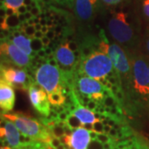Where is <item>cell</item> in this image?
I'll use <instances>...</instances> for the list:
<instances>
[{"label": "cell", "mask_w": 149, "mask_h": 149, "mask_svg": "<svg viewBox=\"0 0 149 149\" xmlns=\"http://www.w3.org/2000/svg\"><path fill=\"white\" fill-rule=\"evenodd\" d=\"M66 123L69 125L70 128H72L73 130L76 129V128L82 127L83 124L82 123L80 122V120L74 115V113H71L70 115L68 116L67 118V120H66Z\"/></svg>", "instance_id": "21"}, {"label": "cell", "mask_w": 149, "mask_h": 149, "mask_svg": "<svg viewBox=\"0 0 149 149\" xmlns=\"http://www.w3.org/2000/svg\"><path fill=\"white\" fill-rule=\"evenodd\" d=\"M47 63H49L50 65H53V66H58V61H57L56 58H54L52 59V60L48 61Z\"/></svg>", "instance_id": "43"}, {"label": "cell", "mask_w": 149, "mask_h": 149, "mask_svg": "<svg viewBox=\"0 0 149 149\" xmlns=\"http://www.w3.org/2000/svg\"><path fill=\"white\" fill-rule=\"evenodd\" d=\"M114 96H115L116 100L118 102H122L123 100V91L121 90H119V91H118L117 93H116V95Z\"/></svg>", "instance_id": "35"}, {"label": "cell", "mask_w": 149, "mask_h": 149, "mask_svg": "<svg viewBox=\"0 0 149 149\" xmlns=\"http://www.w3.org/2000/svg\"><path fill=\"white\" fill-rule=\"evenodd\" d=\"M101 1L108 6H115L119 4L123 0H101Z\"/></svg>", "instance_id": "31"}, {"label": "cell", "mask_w": 149, "mask_h": 149, "mask_svg": "<svg viewBox=\"0 0 149 149\" xmlns=\"http://www.w3.org/2000/svg\"><path fill=\"white\" fill-rule=\"evenodd\" d=\"M21 24V22L18 18L17 14H13L10 16L1 17V29L2 30H17L19 25Z\"/></svg>", "instance_id": "18"}, {"label": "cell", "mask_w": 149, "mask_h": 149, "mask_svg": "<svg viewBox=\"0 0 149 149\" xmlns=\"http://www.w3.org/2000/svg\"><path fill=\"white\" fill-rule=\"evenodd\" d=\"M41 40H42V44L44 47H47V46H49V44H50V42H51V39H50V38H48L46 35H45V36L41 39Z\"/></svg>", "instance_id": "37"}, {"label": "cell", "mask_w": 149, "mask_h": 149, "mask_svg": "<svg viewBox=\"0 0 149 149\" xmlns=\"http://www.w3.org/2000/svg\"><path fill=\"white\" fill-rule=\"evenodd\" d=\"M31 45H32V48L33 52H37L38 51H40L41 49L44 48L43 46L42 42L41 39H38V38H32L31 39Z\"/></svg>", "instance_id": "22"}, {"label": "cell", "mask_w": 149, "mask_h": 149, "mask_svg": "<svg viewBox=\"0 0 149 149\" xmlns=\"http://www.w3.org/2000/svg\"><path fill=\"white\" fill-rule=\"evenodd\" d=\"M28 95L32 105L41 114L47 117L51 110V103L47 91L38 83L33 82L28 88Z\"/></svg>", "instance_id": "8"}, {"label": "cell", "mask_w": 149, "mask_h": 149, "mask_svg": "<svg viewBox=\"0 0 149 149\" xmlns=\"http://www.w3.org/2000/svg\"><path fill=\"white\" fill-rule=\"evenodd\" d=\"M99 103L98 102H96L95 100H91V101L89 102L87 104H86V108H88L90 110H91V111H95L96 109H97V107L99 106Z\"/></svg>", "instance_id": "30"}, {"label": "cell", "mask_w": 149, "mask_h": 149, "mask_svg": "<svg viewBox=\"0 0 149 149\" xmlns=\"http://www.w3.org/2000/svg\"><path fill=\"white\" fill-rule=\"evenodd\" d=\"M17 16H18V18H19V20L21 22H24L27 21V19H26V17H25V14H22V13H19V14H17Z\"/></svg>", "instance_id": "46"}, {"label": "cell", "mask_w": 149, "mask_h": 149, "mask_svg": "<svg viewBox=\"0 0 149 149\" xmlns=\"http://www.w3.org/2000/svg\"><path fill=\"white\" fill-rule=\"evenodd\" d=\"M61 143L67 145L68 149H88L91 138L90 131L80 127L73 131L70 136L64 135L60 138Z\"/></svg>", "instance_id": "11"}, {"label": "cell", "mask_w": 149, "mask_h": 149, "mask_svg": "<svg viewBox=\"0 0 149 149\" xmlns=\"http://www.w3.org/2000/svg\"><path fill=\"white\" fill-rule=\"evenodd\" d=\"M47 149H49V146H48V148Z\"/></svg>", "instance_id": "55"}, {"label": "cell", "mask_w": 149, "mask_h": 149, "mask_svg": "<svg viewBox=\"0 0 149 149\" xmlns=\"http://www.w3.org/2000/svg\"><path fill=\"white\" fill-rule=\"evenodd\" d=\"M145 49H146L147 52L149 54V34L145 39Z\"/></svg>", "instance_id": "42"}, {"label": "cell", "mask_w": 149, "mask_h": 149, "mask_svg": "<svg viewBox=\"0 0 149 149\" xmlns=\"http://www.w3.org/2000/svg\"><path fill=\"white\" fill-rule=\"evenodd\" d=\"M48 99L51 104L53 106L63 105L65 102V96L63 93H61V92H56L51 95H48Z\"/></svg>", "instance_id": "19"}, {"label": "cell", "mask_w": 149, "mask_h": 149, "mask_svg": "<svg viewBox=\"0 0 149 149\" xmlns=\"http://www.w3.org/2000/svg\"><path fill=\"white\" fill-rule=\"evenodd\" d=\"M113 127H111L109 124H106V125H104V133H107V134H109V133L110 132V130H111V128Z\"/></svg>", "instance_id": "45"}, {"label": "cell", "mask_w": 149, "mask_h": 149, "mask_svg": "<svg viewBox=\"0 0 149 149\" xmlns=\"http://www.w3.org/2000/svg\"><path fill=\"white\" fill-rule=\"evenodd\" d=\"M113 65L109 55L96 51L83 59L80 71L92 79L102 82L113 71Z\"/></svg>", "instance_id": "2"}, {"label": "cell", "mask_w": 149, "mask_h": 149, "mask_svg": "<svg viewBox=\"0 0 149 149\" xmlns=\"http://www.w3.org/2000/svg\"><path fill=\"white\" fill-rule=\"evenodd\" d=\"M56 149H65V144L61 143Z\"/></svg>", "instance_id": "52"}, {"label": "cell", "mask_w": 149, "mask_h": 149, "mask_svg": "<svg viewBox=\"0 0 149 149\" xmlns=\"http://www.w3.org/2000/svg\"><path fill=\"white\" fill-rule=\"evenodd\" d=\"M15 104V92L13 86L5 80L0 81V107L5 112L13 110Z\"/></svg>", "instance_id": "14"}, {"label": "cell", "mask_w": 149, "mask_h": 149, "mask_svg": "<svg viewBox=\"0 0 149 149\" xmlns=\"http://www.w3.org/2000/svg\"><path fill=\"white\" fill-rule=\"evenodd\" d=\"M68 116H69V115L66 113V112L63 111V112H61V113H59L58 119L59 120H61V121H64V122H66Z\"/></svg>", "instance_id": "33"}, {"label": "cell", "mask_w": 149, "mask_h": 149, "mask_svg": "<svg viewBox=\"0 0 149 149\" xmlns=\"http://www.w3.org/2000/svg\"><path fill=\"white\" fill-rule=\"evenodd\" d=\"M133 88L142 95H149V70L147 60L138 56L132 61Z\"/></svg>", "instance_id": "5"}, {"label": "cell", "mask_w": 149, "mask_h": 149, "mask_svg": "<svg viewBox=\"0 0 149 149\" xmlns=\"http://www.w3.org/2000/svg\"><path fill=\"white\" fill-rule=\"evenodd\" d=\"M50 30V27H48L47 26H42V29H41V31L46 35V33L48 32Z\"/></svg>", "instance_id": "50"}, {"label": "cell", "mask_w": 149, "mask_h": 149, "mask_svg": "<svg viewBox=\"0 0 149 149\" xmlns=\"http://www.w3.org/2000/svg\"><path fill=\"white\" fill-rule=\"evenodd\" d=\"M37 53V56H38L40 58H46V57H47V53H46V51H45L44 48L41 49L40 51H38Z\"/></svg>", "instance_id": "39"}, {"label": "cell", "mask_w": 149, "mask_h": 149, "mask_svg": "<svg viewBox=\"0 0 149 149\" xmlns=\"http://www.w3.org/2000/svg\"><path fill=\"white\" fill-rule=\"evenodd\" d=\"M48 144H49L50 146H52L53 148L56 149L61 144V140H60L59 138L55 137V136H52V138L50 140V142H49V143Z\"/></svg>", "instance_id": "29"}, {"label": "cell", "mask_w": 149, "mask_h": 149, "mask_svg": "<svg viewBox=\"0 0 149 149\" xmlns=\"http://www.w3.org/2000/svg\"><path fill=\"white\" fill-rule=\"evenodd\" d=\"M53 2L70 8H72L74 4V0H53Z\"/></svg>", "instance_id": "26"}, {"label": "cell", "mask_w": 149, "mask_h": 149, "mask_svg": "<svg viewBox=\"0 0 149 149\" xmlns=\"http://www.w3.org/2000/svg\"><path fill=\"white\" fill-rule=\"evenodd\" d=\"M50 130L52 131V135L55 136V137H57V138H61V137H62V136H64L65 135V131H64V128H62V127H61V126H59V125H55L54 127H52V128H50Z\"/></svg>", "instance_id": "24"}, {"label": "cell", "mask_w": 149, "mask_h": 149, "mask_svg": "<svg viewBox=\"0 0 149 149\" xmlns=\"http://www.w3.org/2000/svg\"><path fill=\"white\" fill-rule=\"evenodd\" d=\"M44 36H45V34L40 30V31H37V32H36L35 35H34V37H35V38H38V39H42Z\"/></svg>", "instance_id": "41"}, {"label": "cell", "mask_w": 149, "mask_h": 149, "mask_svg": "<svg viewBox=\"0 0 149 149\" xmlns=\"http://www.w3.org/2000/svg\"><path fill=\"white\" fill-rule=\"evenodd\" d=\"M47 18H40V22L39 23L42 26H47Z\"/></svg>", "instance_id": "49"}, {"label": "cell", "mask_w": 149, "mask_h": 149, "mask_svg": "<svg viewBox=\"0 0 149 149\" xmlns=\"http://www.w3.org/2000/svg\"><path fill=\"white\" fill-rule=\"evenodd\" d=\"M1 79L5 80L13 87L25 91L28 90L29 86L33 83L32 78L28 76L24 70L3 65L1 66Z\"/></svg>", "instance_id": "9"}, {"label": "cell", "mask_w": 149, "mask_h": 149, "mask_svg": "<svg viewBox=\"0 0 149 149\" xmlns=\"http://www.w3.org/2000/svg\"><path fill=\"white\" fill-rule=\"evenodd\" d=\"M104 125L103 124V123L100 120H97L95 123H93V130L98 133H104Z\"/></svg>", "instance_id": "28"}, {"label": "cell", "mask_w": 149, "mask_h": 149, "mask_svg": "<svg viewBox=\"0 0 149 149\" xmlns=\"http://www.w3.org/2000/svg\"><path fill=\"white\" fill-rule=\"evenodd\" d=\"M108 27L111 37L121 44H128L134 38L133 27L123 12L114 13L109 21Z\"/></svg>", "instance_id": "4"}, {"label": "cell", "mask_w": 149, "mask_h": 149, "mask_svg": "<svg viewBox=\"0 0 149 149\" xmlns=\"http://www.w3.org/2000/svg\"><path fill=\"white\" fill-rule=\"evenodd\" d=\"M68 43H69L70 48L73 52H75V51H77V50L79 49V47H78V45L76 44V42H68Z\"/></svg>", "instance_id": "38"}, {"label": "cell", "mask_w": 149, "mask_h": 149, "mask_svg": "<svg viewBox=\"0 0 149 149\" xmlns=\"http://www.w3.org/2000/svg\"><path fill=\"white\" fill-rule=\"evenodd\" d=\"M12 148L11 147H9V146H3L2 145V147H1V148L0 149H11Z\"/></svg>", "instance_id": "53"}, {"label": "cell", "mask_w": 149, "mask_h": 149, "mask_svg": "<svg viewBox=\"0 0 149 149\" xmlns=\"http://www.w3.org/2000/svg\"><path fill=\"white\" fill-rule=\"evenodd\" d=\"M3 118L15 123L17 128L21 133L28 136L36 141H41L49 143L52 138V131L49 128L39 123L37 119L27 116L21 113H4Z\"/></svg>", "instance_id": "1"}, {"label": "cell", "mask_w": 149, "mask_h": 149, "mask_svg": "<svg viewBox=\"0 0 149 149\" xmlns=\"http://www.w3.org/2000/svg\"><path fill=\"white\" fill-rule=\"evenodd\" d=\"M75 83L77 85V90L79 91L78 95L89 96L99 104H103V100L104 98L103 91L104 86L100 81L92 79L86 75L78 78L77 80H75Z\"/></svg>", "instance_id": "6"}, {"label": "cell", "mask_w": 149, "mask_h": 149, "mask_svg": "<svg viewBox=\"0 0 149 149\" xmlns=\"http://www.w3.org/2000/svg\"><path fill=\"white\" fill-rule=\"evenodd\" d=\"M7 119V118H6ZM4 126H1L0 128V136L1 139H5L8 141L12 148L20 149L22 147V143L20 141L21 132L17 128L15 123L11 120H3L2 119Z\"/></svg>", "instance_id": "12"}, {"label": "cell", "mask_w": 149, "mask_h": 149, "mask_svg": "<svg viewBox=\"0 0 149 149\" xmlns=\"http://www.w3.org/2000/svg\"><path fill=\"white\" fill-rule=\"evenodd\" d=\"M99 0H74V12L80 21L88 22L95 16Z\"/></svg>", "instance_id": "13"}, {"label": "cell", "mask_w": 149, "mask_h": 149, "mask_svg": "<svg viewBox=\"0 0 149 149\" xmlns=\"http://www.w3.org/2000/svg\"><path fill=\"white\" fill-rule=\"evenodd\" d=\"M142 10L144 17L149 20V0L142 1Z\"/></svg>", "instance_id": "27"}, {"label": "cell", "mask_w": 149, "mask_h": 149, "mask_svg": "<svg viewBox=\"0 0 149 149\" xmlns=\"http://www.w3.org/2000/svg\"><path fill=\"white\" fill-rule=\"evenodd\" d=\"M42 26L40 23L35 24V28H36V30H37V31H40V30L42 29Z\"/></svg>", "instance_id": "51"}, {"label": "cell", "mask_w": 149, "mask_h": 149, "mask_svg": "<svg viewBox=\"0 0 149 149\" xmlns=\"http://www.w3.org/2000/svg\"><path fill=\"white\" fill-rule=\"evenodd\" d=\"M42 9L41 8H39L38 6L33 7L32 8V10H31V13H32L33 17H39V15L42 13Z\"/></svg>", "instance_id": "32"}, {"label": "cell", "mask_w": 149, "mask_h": 149, "mask_svg": "<svg viewBox=\"0 0 149 149\" xmlns=\"http://www.w3.org/2000/svg\"><path fill=\"white\" fill-rule=\"evenodd\" d=\"M98 134H99V133H97V132H95V131H94V130L90 131V135H91V140H97Z\"/></svg>", "instance_id": "40"}, {"label": "cell", "mask_w": 149, "mask_h": 149, "mask_svg": "<svg viewBox=\"0 0 149 149\" xmlns=\"http://www.w3.org/2000/svg\"><path fill=\"white\" fill-rule=\"evenodd\" d=\"M13 42L16 45L17 47L22 50L23 52L31 56L32 53V48L31 45V38H28L25 35H18V36H12V40Z\"/></svg>", "instance_id": "17"}, {"label": "cell", "mask_w": 149, "mask_h": 149, "mask_svg": "<svg viewBox=\"0 0 149 149\" xmlns=\"http://www.w3.org/2000/svg\"><path fill=\"white\" fill-rule=\"evenodd\" d=\"M108 55L111 59L113 67L118 74H123L124 76L128 75L130 73V64L128 56L125 52L120 46L113 43L109 47Z\"/></svg>", "instance_id": "10"}, {"label": "cell", "mask_w": 149, "mask_h": 149, "mask_svg": "<svg viewBox=\"0 0 149 149\" xmlns=\"http://www.w3.org/2000/svg\"><path fill=\"white\" fill-rule=\"evenodd\" d=\"M36 32H37V30L35 28V25H29L28 27H27L23 30L22 33L28 38L32 39V38H34V35H35Z\"/></svg>", "instance_id": "25"}, {"label": "cell", "mask_w": 149, "mask_h": 149, "mask_svg": "<svg viewBox=\"0 0 149 149\" xmlns=\"http://www.w3.org/2000/svg\"><path fill=\"white\" fill-rule=\"evenodd\" d=\"M1 55L9 62L19 67H27L31 63L29 56L17 47L10 40H2Z\"/></svg>", "instance_id": "7"}, {"label": "cell", "mask_w": 149, "mask_h": 149, "mask_svg": "<svg viewBox=\"0 0 149 149\" xmlns=\"http://www.w3.org/2000/svg\"><path fill=\"white\" fill-rule=\"evenodd\" d=\"M117 100L115 98V96L113 95H109L106 96L104 98V100H103V104L104 107H113V105H115L117 104Z\"/></svg>", "instance_id": "23"}, {"label": "cell", "mask_w": 149, "mask_h": 149, "mask_svg": "<svg viewBox=\"0 0 149 149\" xmlns=\"http://www.w3.org/2000/svg\"><path fill=\"white\" fill-rule=\"evenodd\" d=\"M109 135L111 138H113V139H118V130L117 129H115L114 128H112L111 130H110V132L109 133Z\"/></svg>", "instance_id": "36"}, {"label": "cell", "mask_w": 149, "mask_h": 149, "mask_svg": "<svg viewBox=\"0 0 149 149\" xmlns=\"http://www.w3.org/2000/svg\"><path fill=\"white\" fill-rule=\"evenodd\" d=\"M55 55L58 63L65 67H71L75 63V55L70 48L68 42L61 44L56 50Z\"/></svg>", "instance_id": "15"}, {"label": "cell", "mask_w": 149, "mask_h": 149, "mask_svg": "<svg viewBox=\"0 0 149 149\" xmlns=\"http://www.w3.org/2000/svg\"><path fill=\"white\" fill-rule=\"evenodd\" d=\"M56 31L53 30V29H52V28H51V29H50V30L46 33V36H47L48 38H50L51 40L54 39L55 37H56Z\"/></svg>", "instance_id": "34"}, {"label": "cell", "mask_w": 149, "mask_h": 149, "mask_svg": "<svg viewBox=\"0 0 149 149\" xmlns=\"http://www.w3.org/2000/svg\"><path fill=\"white\" fill-rule=\"evenodd\" d=\"M25 0H1V7L4 8H12L13 10H17L18 8L24 4Z\"/></svg>", "instance_id": "20"}, {"label": "cell", "mask_w": 149, "mask_h": 149, "mask_svg": "<svg viewBox=\"0 0 149 149\" xmlns=\"http://www.w3.org/2000/svg\"><path fill=\"white\" fill-rule=\"evenodd\" d=\"M148 70H149V59H148Z\"/></svg>", "instance_id": "54"}, {"label": "cell", "mask_w": 149, "mask_h": 149, "mask_svg": "<svg viewBox=\"0 0 149 149\" xmlns=\"http://www.w3.org/2000/svg\"><path fill=\"white\" fill-rule=\"evenodd\" d=\"M75 105H76V109L73 112V113L80 119V122L82 123V124L94 123L97 120H99V119L96 118L94 112L90 110L86 107L82 106V104H80V102H77L75 104Z\"/></svg>", "instance_id": "16"}, {"label": "cell", "mask_w": 149, "mask_h": 149, "mask_svg": "<svg viewBox=\"0 0 149 149\" xmlns=\"http://www.w3.org/2000/svg\"><path fill=\"white\" fill-rule=\"evenodd\" d=\"M44 49H45V51H46V53H47V56L48 55H51V54H52V48L49 47H44Z\"/></svg>", "instance_id": "47"}, {"label": "cell", "mask_w": 149, "mask_h": 149, "mask_svg": "<svg viewBox=\"0 0 149 149\" xmlns=\"http://www.w3.org/2000/svg\"><path fill=\"white\" fill-rule=\"evenodd\" d=\"M35 78L41 86L47 91V95L56 92L63 93L65 86L64 71L58 66H53L49 63L42 65L35 72Z\"/></svg>", "instance_id": "3"}, {"label": "cell", "mask_w": 149, "mask_h": 149, "mask_svg": "<svg viewBox=\"0 0 149 149\" xmlns=\"http://www.w3.org/2000/svg\"><path fill=\"white\" fill-rule=\"evenodd\" d=\"M82 127H84L89 131H91V130H93V123H85V124H83Z\"/></svg>", "instance_id": "44"}, {"label": "cell", "mask_w": 149, "mask_h": 149, "mask_svg": "<svg viewBox=\"0 0 149 149\" xmlns=\"http://www.w3.org/2000/svg\"><path fill=\"white\" fill-rule=\"evenodd\" d=\"M25 17H26V19H27V21L33 17V16H32V14L31 12H27V13H25Z\"/></svg>", "instance_id": "48"}]
</instances>
